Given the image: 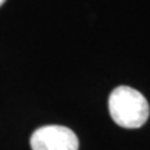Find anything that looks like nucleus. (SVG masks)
Segmentation results:
<instances>
[{"label": "nucleus", "mask_w": 150, "mask_h": 150, "mask_svg": "<svg viewBox=\"0 0 150 150\" xmlns=\"http://www.w3.org/2000/svg\"><path fill=\"white\" fill-rule=\"evenodd\" d=\"M108 110L114 122L128 129L140 128L150 115L146 97L139 91L129 86H118L111 92Z\"/></svg>", "instance_id": "nucleus-1"}, {"label": "nucleus", "mask_w": 150, "mask_h": 150, "mask_svg": "<svg viewBox=\"0 0 150 150\" xmlns=\"http://www.w3.org/2000/svg\"><path fill=\"white\" fill-rule=\"evenodd\" d=\"M4 1H6V0H0V6H3V4H4Z\"/></svg>", "instance_id": "nucleus-3"}, {"label": "nucleus", "mask_w": 150, "mask_h": 150, "mask_svg": "<svg viewBox=\"0 0 150 150\" xmlns=\"http://www.w3.org/2000/svg\"><path fill=\"white\" fill-rule=\"evenodd\" d=\"M31 147L32 150H78L79 140L67 127L47 125L32 134Z\"/></svg>", "instance_id": "nucleus-2"}]
</instances>
